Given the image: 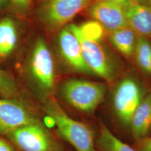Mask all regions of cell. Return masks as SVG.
I'll return each instance as SVG.
<instances>
[{"mask_svg":"<svg viewBox=\"0 0 151 151\" xmlns=\"http://www.w3.org/2000/svg\"><path fill=\"white\" fill-rule=\"evenodd\" d=\"M39 122L30 109L17 98H0V135Z\"/></svg>","mask_w":151,"mask_h":151,"instance_id":"cell-8","label":"cell"},{"mask_svg":"<svg viewBox=\"0 0 151 151\" xmlns=\"http://www.w3.org/2000/svg\"><path fill=\"white\" fill-rule=\"evenodd\" d=\"M108 39L119 53L125 57L133 55L138 35L129 27L108 32Z\"/></svg>","mask_w":151,"mask_h":151,"instance_id":"cell-13","label":"cell"},{"mask_svg":"<svg viewBox=\"0 0 151 151\" xmlns=\"http://www.w3.org/2000/svg\"><path fill=\"white\" fill-rule=\"evenodd\" d=\"M133 55L140 70L151 75V43L149 39L138 35Z\"/></svg>","mask_w":151,"mask_h":151,"instance_id":"cell-16","label":"cell"},{"mask_svg":"<svg viewBox=\"0 0 151 151\" xmlns=\"http://www.w3.org/2000/svg\"><path fill=\"white\" fill-rule=\"evenodd\" d=\"M59 45L62 57L70 67L82 73L95 75L84 60L78 40L68 28L60 32Z\"/></svg>","mask_w":151,"mask_h":151,"instance_id":"cell-10","label":"cell"},{"mask_svg":"<svg viewBox=\"0 0 151 151\" xmlns=\"http://www.w3.org/2000/svg\"><path fill=\"white\" fill-rule=\"evenodd\" d=\"M6 0H0V8L5 4Z\"/></svg>","mask_w":151,"mask_h":151,"instance_id":"cell-24","label":"cell"},{"mask_svg":"<svg viewBox=\"0 0 151 151\" xmlns=\"http://www.w3.org/2000/svg\"><path fill=\"white\" fill-rule=\"evenodd\" d=\"M32 81L44 96L50 95L54 87V68L52 55L46 43L39 38L34 46L30 63Z\"/></svg>","mask_w":151,"mask_h":151,"instance_id":"cell-6","label":"cell"},{"mask_svg":"<svg viewBox=\"0 0 151 151\" xmlns=\"http://www.w3.org/2000/svg\"><path fill=\"white\" fill-rule=\"evenodd\" d=\"M147 5L149 6H150L151 7V0H147Z\"/></svg>","mask_w":151,"mask_h":151,"instance_id":"cell-25","label":"cell"},{"mask_svg":"<svg viewBox=\"0 0 151 151\" xmlns=\"http://www.w3.org/2000/svg\"><path fill=\"white\" fill-rule=\"evenodd\" d=\"M139 151H151V137L139 140Z\"/></svg>","mask_w":151,"mask_h":151,"instance_id":"cell-20","label":"cell"},{"mask_svg":"<svg viewBox=\"0 0 151 151\" xmlns=\"http://www.w3.org/2000/svg\"><path fill=\"white\" fill-rule=\"evenodd\" d=\"M45 110L56 125L60 137L76 151H97L92 130L84 123L72 119L53 99L47 101Z\"/></svg>","mask_w":151,"mask_h":151,"instance_id":"cell-1","label":"cell"},{"mask_svg":"<svg viewBox=\"0 0 151 151\" xmlns=\"http://www.w3.org/2000/svg\"><path fill=\"white\" fill-rule=\"evenodd\" d=\"M60 92L70 106L82 112L91 114L104 100L106 87L101 82L73 78L63 82Z\"/></svg>","mask_w":151,"mask_h":151,"instance_id":"cell-3","label":"cell"},{"mask_svg":"<svg viewBox=\"0 0 151 151\" xmlns=\"http://www.w3.org/2000/svg\"><path fill=\"white\" fill-rule=\"evenodd\" d=\"M129 126L135 139L146 138L151 127V94L143 99L133 114Z\"/></svg>","mask_w":151,"mask_h":151,"instance_id":"cell-12","label":"cell"},{"mask_svg":"<svg viewBox=\"0 0 151 151\" xmlns=\"http://www.w3.org/2000/svg\"><path fill=\"white\" fill-rule=\"evenodd\" d=\"M4 137L19 151H64L63 146L39 122L20 127Z\"/></svg>","mask_w":151,"mask_h":151,"instance_id":"cell-4","label":"cell"},{"mask_svg":"<svg viewBox=\"0 0 151 151\" xmlns=\"http://www.w3.org/2000/svg\"><path fill=\"white\" fill-rule=\"evenodd\" d=\"M96 143L101 151H139L120 140L103 124L100 126Z\"/></svg>","mask_w":151,"mask_h":151,"instance_id":"cell-15","label":"cell"},{"mask_svg":"<svg viewBox=\"0 0 151 151\" xmlns=\"http://www.w3.org/2000/svg\"><path fill=\"white\" fill-rule=\"evenodd\" d=\"M67 28L78 40L84 60L93 73L108 82L113 81L119 70L120 65L103 43V39L96 40L85 37L76 24H70Z\"/></svg>","mask_w":151,"mask_h":151,"instance_id":"cell-2","label":"cell"},{"mask_svg":"<svg viewBox=\"0 0 151 151\" xmlns=\"http://www.w3.org/2000/svg\"><path fill=\"white\" fill-rule=\"evenodd\" d=\"M96 1H109V2L115 3V4H117L120 5L122 6L123 7H125V6L128 5L132 0H96Z\"/></svg>","mask_w":151,"mask_h":151,"instance_id":"cell-22","label":"cell"},{"mask_svg":"<svg viewBox=\"0 0 151 151\" xmlns=\"http://www.w3.org/2000/svg\"><path fill=\"white\" fill-rule=\"evenodd\" d=\"M17 32L14 22L10 18L0 20V60H5L16 46Z\"/></svg>","mask_w":151,"mask_h":151,"instance_id":"cell-14","label":"cell"},{"mask_svg":"<svg viewBox=\"0 0 151 151\" xmlns=\"http://www.w3.org/2000/svg\"><path fill=\"white\" fill-rule=\"evenodd\" d=\"M0 151H16L15 148L4 136L0 135Z\"/></svg>","mask_w":151,"mask_h":151,"instance_id":"cell-19","label":"cell"},{"mask_svg":"<svg viewBox=\"0 0 151 151\" xmlns=\"http://www.w3.org/2000/svg\"><path fill=\"white\" fill-rule=\"evenodd\" d=\"M135 3L140 4H145L147 5V0H133Z\"/></svg>","mask_w":151,"mask_h":151,"instance_id":"cell-23","label":"cell"},{"mask_svg":"<svg viewBox=\"0 0 151 151\" xmlns=\"http://www.w3.org/2000/svg\"><path fill=\"white\" fill-rule=\"evenodd\" d=\"M88 9V14L108 32L129 27L122 6L109 1H96Z\"/></svg>","mask_w":151,"mask_h":151,"instance_id":"cell-9","label":"cell"},{"mask_svg":"<svg viewBox=\"0 0 151 151\" xmlns=\"http://www.w3.org/2000/svg\"><path fill=\"white\" fill-rule=\"evenodd\" d=\"M124 9L128 26L138 35L151 39V7L135 3L132 0Z\"/></svg>","mask_w":151,"mask_h":151,"instance_id":"cell-11","label":"cell"},{"mask_svg":"<svg viewBox=\"0 0 151 151\" xmlns=\"http://www.w3.org/2000/svg\"><path fill=\"white\" fill-rule=\"evenodd\" d=\"M143 99L140 85L133 78L125 77L116 85L113 105L116 116L123 124L130 125L133 114Z\"/></svg>","mask_w":151,"mask_h":151,"instance_id":"cell-7","label":"cell"},{"mask_svg":"<svg viewBox=\"0 0 151 151\" xmlns=\"http://www.w3.org/2000/svg\"><path fill=\"white\" fill-rule=\"evenodd\" d=\"M19 95V88L15 78L0 68V98H17Z\"/></svg>","mask_w":151,"mask_h":151,"instance_id":"cell-17","label":"cell"},{"mask_svg":"<svg viewBox=\"0 0 151 151\" xmlns=\"http://www.w3.org/2000/svg\"><path fill=\"white\" fill-rule=\"evenodd\" d=\"M93 0H45L40 6L39 15L49 29H60L91 5Z\"/></svg>","mask_w":151,"mask_h":151,"instance_id":"cell-5","label":"cell"},{"mask_svg":"<svg viewBox=\"0 0 151 151\" xmlns=\"http://www.w3.org/2000/svg\"><path fill=\"white\" fill-rule=\"evenodd\" d=\"M16 151H19V150H16Z\"/></svg>","mask_w":151,"mask_h":151,"instance_id":"cell-26","label":"cell"},{"mask_svg":"<svg viewBox=\"0 0 151 151\" xmlns=\"http://www.w3.org/2000/svg\"><path fill=\"white\" fill-rule=\"evenodd\" d=\"M11 1L14 5L21 9L27 8L30 4V0H11Z\"/></svg>","mask_w":151,"mask_h":151,"instance_id":"cell-21","label":"cell"},{"mask_svg":"<svg viewBox=\"0 0 151 151\" xmlns=\"http://www.w3.org/2000/svg\"><path fill=\"white\" fill-rule=\"evenodd\" d=\"M78 31L85 37L92 39H103L105 35L104 28L96 21L85 22L77 25Z\"/></svg>","mask_w":151,"mask_h":151,"instance_id":"cell-18","label":"cell"}]
</instances>
